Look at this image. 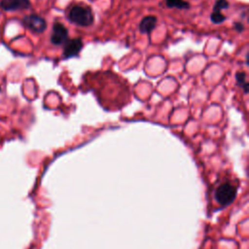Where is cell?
<instances>
[{
  "label": "cell",
  "mask_w": 249,
  "mask_h": 249,
  "mask_svg": "<svg viewBox=\"0 0 249 249\" xmlns=\"http://www.w3.org/2000/svg\"><path fill=\"white\" fill-rule=\"evenodd\" d=\"M68 18L79 26H89L93 22V15L89 8L84 6H74L68 12Z\"/></svg>",
  "instance_id": "6da1fadb"
},
{
  "label": "cell",
  "mask_w": 249,
  "mask_h": 249,
  "mask_svg": "<svg viewBox=\"0 0 249 249\" xmlns=\"http://www.w3.org/2000/svg\"><path fill=\"white\" fill-rule=\"evenodd\" d=\"M236 196V187L231 182L221 183L215 190V198L221 206L231 204Z\"/></svg>",
  "instance_id": "7a4b0ae2"
},
{
  "label": "cell",
  "mask_w": 249,
  "mask_h": 249,
  "mask_svg": "<svg viewBox=\"0 0 249 249\" xmlns=\"http://www.w3.org/2000/svg\"><path fill=\"white\" fill-rule=\"evenodd\" d=\"M22 22L28 29L35 33H42L47 26L46 20L40 16L34 14L25 16L22 19Z\"/></svg>",
  "instance_id": "3957f363"
},
{
  "label": "cell",
  "mask_w": 249,
  "mask_h": 249,
  "mask_svg": "<svg viewBox=\"0 0 249 249\" xmlns=\"http://www.w3.org/2000/svg\"><path fill=\"white\" fill-rule=\"evenodd\" d=\"M68 37V31L59 22H55L53 25V32L51 36V41L53 45H61L66 42Z\"/></svg>",
  "instance_id": "277c9868"
},
{
  "label": "cell",
  "mask_w": 249,
  "mask_h": 249,
  "mask_svg": "<svg viewBox=\"0 0 249 249\" xmlns=\"http://www.w3.org/2000/svg\"><path fill=\"white\" fill-rule=\"evenodd\" d=\"M83 48V42L80 38H75L67 41L63 50V56L65 58L77 56Z\"/></svg>",
  "instance_id": "5b68a950"
},
{
  "label": "cell",
  "mask_w": 249,
  "mask_h": 249,
  "mask_svg": "<svg viewBox=\"0 0 249 249\" xmlns=\"http://www.w3.org/2000/svg\"><path fill=\"white\" fill-rule=\"evenodd\" d=\"M0 7L5 11L24 10L30 7V1L29 0H1Z\"/></svg>",
  "instance_id": "8992f818"
},
{
  "label": "cell",
  "mask_w": 249,
  "mask_h": 249,
  "mask_svg": "<svg viewBox=\"0 0 249 249\" xmlns=\"http://www.w3.org/2000/svg\"><path fill=\"white\" fill-rule=\"evenodd\" d=\"M157 18L154 16H147L139 23V30L141 33H150L156 26Z\"/></svg>",
  "instance_id": "52a82bcc"
},
{
  "label": "cell",
  "mask_w": 249,
  "mask_h": 249,
  "mask_svg": "<svg viewBox=\"0 0 249 249\" xmlns=\"http://www.w3.org/2000/svg\"><path fill=\"white\" fill-rule=\"evenodd\" d=\"M166 6L169 8H177V9H188L189 3L184 0H165Z\"/></svg>",
  "instance_id": "ba28073f"
},
{
  "label": "cell",
  "mask_w": 249,
  "mask_h": 249,
  "mask_svg": "<svg viewBox=\"0 0 249 249\" xmlns=\"http://www.w3.org/2000/svg\"><path fill=\"white\" fill-rule=\"evenodd\" d=\"M245 78H246V76H245L244 72H237L236 75H235V79H236V82H237L238 86L243 88L244 91L247 92L248 91V83L246 82Z\"/></svg>",
  "instance_id": "9c48e42d"
},
{
  "label": "cell",
  "mask_w": 249,
  "mask_h": 249,
  "mask_svg": "<svg viewBox=\"0 0 249 249\" xmlns=\"http://www.w3.org/2000/svg\"><path fill=\"white\" fill-rule=\"evenodd\" d=\"M228 7H229V3L227 0H216L214 8H213V12L221 13L222 9H226Z\"/></svg>",
  "instance_id": "30bf717a"
},
{
  "label": "cell",
  "mask_w": 249,
  "mask_h": 249,
  "mask_svg": "<svg viewBox=\"0 0 249 249\" xmlns=\"http://www.w3.org/2000/svg\"><path fill=\"white\" fill-rule=\"evenodd\" d=\"M210 18H211L212 22H214V23H221L226 19V17L224 15H222L221 13H218V12H213L211 14Z\"/></svg>",
  "instance_id": "8fae6325"
},
{
  "label": "cell",
  "mask_w": 249,
  "mask_h": 249,
  "mask_svg": "<svg viewBox=\"0 0 249 249\" xmlns=\"http://www.w3.org/2000/svg\"><path fill=\"white\" fill-rule=\"evenodd\" d=\"M234 26H235V28L238 30V31H241L242 29H243V25L241 24V23H234Z\"/></svg>",
  "instance_id": "7c38bea8"
}]
</instances>
